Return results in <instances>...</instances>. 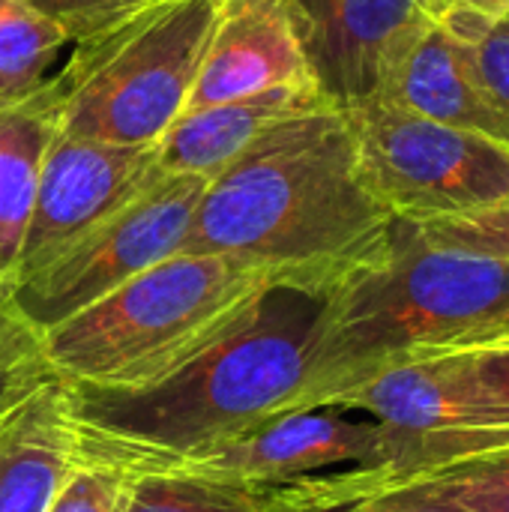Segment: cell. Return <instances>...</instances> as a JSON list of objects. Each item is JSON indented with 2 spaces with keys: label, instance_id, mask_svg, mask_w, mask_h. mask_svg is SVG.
Listing matches in <instances>:
<instances>
[{
  "label": "cell",
  "instance_id": "obj_9",
  "mask_svg": "<svg viewBox=\"0 0 509 512\" xmlns=\"http://www.w3.org/2000/svg\"><path fill=\"white\" fill-rule=\"evenodd\" d=\"M156 153L159 144L123 147L54 135L42 159L15 282L45 267L81 234L153 186L162 177Z\"/></svg>",
  "mask_w": 509,
  "mask_h": 512
},
{
  "label": "cell",
  "instance_id": "obj_15",
  "mask_svg": "<svg viewBox=\"0 0 509 512\" xmlns=\"http://www.w3.org/2000/svg\"><path fill=\"white\" fill-rule=\"evenodd\" d=\"M63 384H51L0 423V512H48L78 465Z\"/></svg>",
  "mask_w": 509,
  "mask_h": 512
},
{
  "label": "cell",
  "instance_id": "obj_17",
  "mask_svg": "<svg viewBox=\"0 0 509 512\" xmlns=\"http://www.w3.org/2000/svg\"><path fill=\"white\" fill-rule=\"evenodd\" d=\"M288 512H468L432 480H396L381 468H351L279 486Z\"/></svg>",
  "mask_w": 509,
  "mask_h": 512
},
{
  "label": "cell",
  "instance_id": "obj_4",
  "mask_svg": "<svg viewBox=\"0 0 509 512\" xmlns=\"http://www.w3.org/2000/svg\"><path fill=\"white\" fill-rule=\"evenodd\" d=\"M270 288L273 276L237 258L177 252L42 333V351L66 387H138L198 354Z\"/></svg>",
  "mask_w": 509,
  "mask_h": 512
},
{
  "label": "cell",
  "instance_id": "obj_20",
  "mask_svg": "<svg viewBox=\"0 0 509 512\" xmlns=\"http://www.w3.org/2000/svg\"><path fill=\"white\" fill-rule=\"evenodd\" d=\"M51 384L57 375L45 360L42 336L18 315L9 291H0V423Z\"/></svg>",
  "mask_w": 509,
  "mask_h": 512
},
{
  "label": "cell",
  "instance_id": "obj_10",
  "mask_svg": "<svg viewBox=\"0 0 509 512\" xmlns=\"http://www.w3.org/2000/svg\"><path fill=\"white\" fill-rule=\"evenodd\" d=\"M312 72L342 108L372 102L447 0H297Z\"/></svg>",
  "mask_w": 509,
  "mask_h": 512
},
{
  "label": "cell",
  "instance_id": "obj_1",
  "mask_svg": "<svg viewBox=\"0 0 509 512\" xmlns=\"http://www.w3.org/2000/svg\"><path fill=\"white\" fill-rule=\"evenodd\" d=\"M390 225L363 177L351 114L327 99L270 126L207 180L183 252L237 258L324 300L381 255Z\"/></svg>",
  "mask_w": 509,
  "mask_h": 512
},
{
  "label": "cell",
  "instance_id": "obj_7",
  "mask_svg": "<svg viewBox=\"0 0 509 512\" xmlns=\"http://www.w3.org/2000/svg\"><path fill=\"white\" fill-rule=\"evenodd\" d=\"M360 168L393 219L441 222L509 201V150L390 102L348 108Z\"/></svg>",
  "mask_w": 509,
  "mask_h": 512
},
{
  "label": "cell",
  "instance_id": "obj_6",
  "mask_svg": "<svg viewBox=\"0 0 509 512\" xmlns=\"http://www.w3.org/2000/svg\"><path fill=\"white\" fill-rule=\"evenodd\" d=\"M330 408L381 426V471L396 480L509 450V408L477 384L462 354L399 360L342 393Z\"/></svg>",
  "mask_w": 509,
  "mask_h": 512
},
{
  "label": "cell",
  "instance_id": "obj_23",
  "mask_svg": "<svg viewBox=\"0 0 509 512\" xmlns=\"http://www.w3.org/2000/svg\"><path fill=\"white\" fill-rule=\"evenodd\" d=\"M129 477L102 465L78 462L48 512H123Z\"/></svg>",
  "mask_w": 509,
  "mask_h": 512
},
{
  "label": "cell",
  "instance_id": "obj_16",
  "mask_svg": "<svg viewBox=\"0 0 509 512\" xmlns=\"http://www.w3.org/2000/svg\"><path fill=\"white\" fill-rule=\"evenodd\" d=\"M54 135L57 120L45 87L0 111V291L15 285L42 159Z\"/></svg>",
  "mask_w": 509,
  "mask_h": 512
},
{
  "label": "cell",
  "instance_id": "obj_21",
  "mask_svg": "<svg viewBox=\"0 0 509 512\" xmlns=\"http://www.w3.org/2000/svg\"><path fill=\"white\" fill-rule=\"evenodd\" d=\"M444 24L468 42L474 69L480 75V84L495 108V114L504 123L509 147V18L501 15L495 21H462V18H444Z\"/></svg>",
  "mask_w": 509,
  "mask_h": 512
},
{
  "label": "cell",
  "instance_id": "obj_13",
  "mask_svg": "<svg viewBox=\"0 0 509 512\" xmlns=\"http://www.w3.org/2000/svg\"><path fill=\"white\" fill-rule=\"evenodd\" d=\"M375 99L453 129L486 135L507 147L504 123L480 84L468 42L444 21L405 54Z\"/></svg>",
  "mask_w": 509,
  "mask_h": 512
},
{
  "label": "cell",
  "instance_id": "obj_18",
  "mask_svg": "<svg viewBox=\"0 0 509 512\" xmlns=\"http://www.w3.org/2000/svg\"><path fill=\"white\" fill-rule=\"evenodd\" d=\"M123 512H288L279 486H243L180 471L129 477Z\"/></svg>",
  "mask_w": 509,
  "mask_h": 512
},
{
  "label": "cell",
  "instance_id": "obj_29",
  "mask_svg": "<svg viewBox=\"0 0 509 512\" xmlns=\"http://www.w3.org/2000/svg\"><path fill=\"white\" fill-rule=\"evenodd\" d=\"M504 15H507V18H509V6H507V12H504ZM498 18H501V15H498Z\"/></svg>",
  "mask_w": 509,
  "mask_h": 512
},
{
  "label": "cell",
  "instance_id": "obj_27",
  "mask_svg": "<svg viewBox=\"0 0 509 512\" xmlns=\"http://www.w3.org/2000/svg\"><path fill=\"white\" fill-rule=\"evenodd\" d=\"M498 348H509V309L483 321L480 327L456 336L435 354H468V351H498ZM423 357H432V354H423Z\"/></svg>",
  "mask_w": 509,
  "mask_h": 512
},
{
  "label": "cell",
  "instance_id": "obj_14",
  "mask_svg": "<svg viewBox=\"0 0 509 512\" xmlns=\"http://www.w3.org/2000/svg\"><path fill=\"white\" fill-rule=\"evenodd\" d=\"M321 102H327L324 90L318 84H303L186 111L159 141V171L213 180L270 126L318 108Z\"/></svg>",
  "mask_w": 509,
  "mask_h": 512
},
{
  "label": "cell",
  "instance_id": "obj_5",
  "mask_svg": "<svg viewBox=\"0 0 509 512\" xmlns=\"http://www.w3.org/2000/svg\"><path fill=\"white\" fill-rule=\"evenodd\" d=\"M222 0H153L126 21L75 42L42 87L57 135L156 147L183 117Z\"/></svg>",
  "mask_w": 509,
  "mask_h": 512
},
{
  "label": "cell",
  "instance_id": "obj_26",
  "mask_svg": "<svg viewBox=\"0 0 509 512\" xmlns=\"http://www.w3.org/2000/svg\"><path fill=\"white\" fill-rule=\"evenodd\" d=\"M477 384L509 408V348L462 354Z\"/></svg>",
  "mask_w": 509,
  "mask_h": 512
},
{
  "label": "cell",
  "instance_id": "obj_22",
  "mask_svg": "<svg viewBox=\"0 0 509 512\" xmlns=\"http://www.w3.org/2000/svg\"><path fill=\"white\" fill-rule=\"evenodd\" d=\"M435 489L468 512H509V450L426 474Z\"/></svg>",
  "mask_w": 509,
  "mask_h": 512
},
{
  "label": "cell",
  "instance_id": "obj_2",
  "mask_svg": "<svg viewBox=\"0 0 509 512\" xmlns=\"http://www.w3.org/2000/svg\"><path fill=\"white\" fill-rule=\"evenodd\" d=\"M321 297L270 288L210 345L138 387H66L78 459L126 477L174 471L252 426L300 411Z\"/></svg>",
  "mask_w": 509,
  "mask_h": 512
},
{
  "label": "cell",
  "instance_id": "obj_12",
  "mask_svg": "<svg viewBox=\"0 0 509 512\" xmlns=\"http://www.w3.org/2000/svg\"><path fill=\"white\" fill-rule=\"evenodd\" d=\"M303 84L318 78L297 0H222L186 111Z\"/></svg>",
  "mask_w": 509,
  "mask_h": 512
},
{
  "label": "cell",
  "instance_id": "obj_25",
  "mask_svg": "<svg viewBox=\"0 0 509 512\" xmlns=\"http://www.w3.org/2000/svg\"><path fill=\"white\" fill-rule=\"evenodd\" d=\"M429 234L438 240H447L453 246L509 261V201L486 207L480 213H468L459 219H441V222H420Z\"/></svg>",
  "mask_w": 509,
  "mask_h": 512
},
{
  "label": "cell",
  "instance_id": "obj_8",
  "mask_svg": "<svg viewBox=\"0 0 509 512\" xmlns=\"http://www.w3.org/2000/svg\"><path fill=\"white\" fill-rule=\"evenodd\" d=\"M204 189V177L162 174L135 201L15 282L12 306L39 336L90 309L129 279L183 252Z\"/></svg>",
  "mask_w": 509,
  "mask_h": 512
},
{
  "label": "cell",
  "instance_id": "obj_19",
  "mask_svg": "<svg viewBox=\"0 0 509 512\" xmlns=\"http://www.w3.org/2000/svg\"><path fill=\"white\" fill-rule=\"evenodd\" d=\"M66 33L27 0H0V111L30 99L48 78Z\"/></svg>",
  "mask_w": 509,
  "mask_h": 512
},
{
  "label": "cell",
  "instance_id": "obj_24",
  "mask_svg": "<svg viewBox=\"0 0 509 512\" xmlns=\"http://www.w3.org/2000/svg\"><path fill=\"white\" fill-rule=\"evenodd\" d=\"M48 21H54L69 42H84L129 15L141 12L153 0H27Z\"/></svg>",
  "mask_w": 509,
  "mask_h": 512
},
{
  "label": "cell",
  "instance_id": "obj_3",
  "mask_svg": "<svg viewBox=\"0 0 509 512\" xmlns=\"http://www.w3.org/2000/svg\"><path fill=\"white\" fill-rule=\"evenodd\" d=\"M509 309V261L393 219L381 255L321 303L303 408H330L369 375L435 354ZM300 408V411H303Z\"/></svg>",
  "mask_w": 509,
  "mask_h": 512
},
{
  "label": "cell",
  "instance_id": "obj_11",
  "mask_svg": "<svg viewBox=\"0 0 509 512\" xmlns=\"http://www.w3.org/2000/svg\"><path fill=\"white\" fill-rule=\"evenodd\" d=\"M381 465L384 432L375 420L342 408H303L270 417L174 471L243 486H288Z\"/></svg>",
  "mask_w": 509,
  "mask_h": 512
},
{
  "label": "cell",
  "instance_id": "obj_28",
  "mask_svg": "<svg viewBox=\"0 0 509 512\" xmlns=\"http://www.w3.org/2000/svg\"><path fill=\"white\" fill-rule=\"evenodd\" d=\"M509 0H447L444 18H462V21H495L507 12Z\"/></svg>",
  "mask_w": 509,
  "mask_h": 512
}]
</instances>
